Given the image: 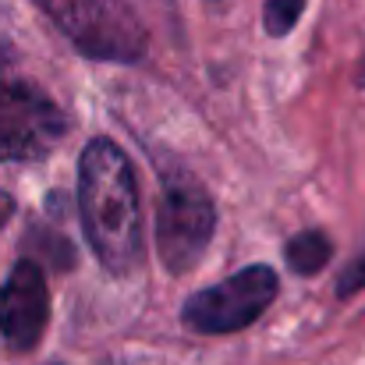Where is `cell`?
I'll return each mask as SVG.
<instances>
[{
	"label": "cell",
	"instance_id": "obj_1",
	"mask_svg": "<svg viewBox=\"0 0 365 365\" xmlns=\"http://www.w3.org/2000/svg\"><path fill=\"white\" fill-rule=\"evenodd\" d=\"M78 213L86 242L110 273H131L142 262L138 181L121 149L107 138L86 145L78 163Z\"/></svg>",
	"mask_w": 365,
	"mask_h": 365
},
{
	"label": "cell",
	"instance_id": "obj_2",
	"mask_svg": "<svg viewBox=\"0 0 365 365\" xmlns=\"http://www.w3.org/2000/svg\"><path fill=\"white\" fill-rule=\"evenodd\" d=\"M61 107L29 78L14 75L11 46H0V160H39L64 138Z\"/></svg>",
	"mask_w": 365,
	"mask_h": 365
},
{
	"label": "cell",
	"instance_id": "obj_3",
	"mask_svg": "<svg viewBox=\"0 0 365 365\" xmlns=\"http://www.w3.org/2000/svg\"><path fill=\"white\" fill-rule=\"evenodd\" d=\"M280 284L269 266H245L235 277L195 291L185 302V327L195 334H235L255 323L277 298Z\"/></svg>",
	"mask_w": 365,
	"mask_h": 365
},
{
	"label": "cell",
	"instance_id": "obj_4",
	"mask_svg": "<svg viewBox=\"0 0 365 365\" xmlns=\"http://www.w3.org/2000/svg\"><path fill=\"white\" fill-rule=\"evenodd\" d=\"M217 210L195 185H167L156 206V252L170 273H188L213 242Z\"/></svg>",
	"mask_w": 365,
	"mask_h": 365
},
{
	"label": "cell",
	"instance_id": "obj_5",
	"mask_svg": "<svg viewBox=\"0 0 365 365\" xmlns=\"http://www.w3.org/2000/svg\"><path fill=\"white\" fill-rule=\"evenodd\" d=\"M53 25L89 57L103 61H135L142 53V29L135 18L107 0H36Z\"/></svg>",
	"mask_w": 365,
	"mask_h": 365
},
{
	"label": "cell",
	"instance_id": "obj_6",
	"mask_svg": "<svg viewBox=\"0 0 365 365\" xmlns=\"http://www.w3.org/2000/svg\"><path fill=\"white\" fill-rule=\"evenodd\" d=\"M50 319V291L39 262L18 259L0 284V337L11 351H32Z\"/></svg>",
	"mask_w": 365,
	"mask_h": 365
},
{
	"label": "cell",
	"instance_id": "obj_7",
	"mask_svg": "<svg viewBox=\"0 0 365 365\" xmlns=\"http://www.w3.org/2000/svg\"><path fill=\"white\" fill-rule=\"evenodd\" d=\"M330 252H334V245L323 231H302L287 242V266L294 273L309 277V273H319L330 262Z\"/></svg>",
	"mask_w": 365,
	"mask_h": 365
},
{
	"label": "cell",
	"instance_id": "obj_8",
	"mask_svg": "<svg viewBox=\"0 0 365 365\" xmlns=\"http://www.w3.org/2000/svg\"><path fill=\"white\" fill-rule=\"evenodd\" d=\"M302 11H305V0H266V7H262V25H266L269 36H287V32L298 25Z\"/></svg>",
	"mask_w": 365,
	"mask_h": 365
},
{
	"label": "cell",
	"instance_id": "obj_9",
	"mask_svg": "<svg viewBox=\"0 0 365 365\" xmlns=\"http://www.w3.org/2000/svg\"><path fill=\"white\" fill-rule=\"evenodd\" d=\"M359 284H365V262H359L351 273H344V280H341V287H337V291H341V294H351Z\"/></svg>",
	"mask_w": 365,
	"mask_h": 365
},
{
	"label": "cell",
	"instance_id": "obj_10",
	"mask_svg": "<svg viewBox=\"0 0 365 365\" xmlns=\"http://www.w3.org/2000/svg\"><path fill=\"white\" fill-rule=\"evenodd\" d=\"M14 213V199L7 195V192H0V227L7 224V217Z\"/></svg>",
	"mask_w": 365,
	"mask_h": 365
}]
</instances>
